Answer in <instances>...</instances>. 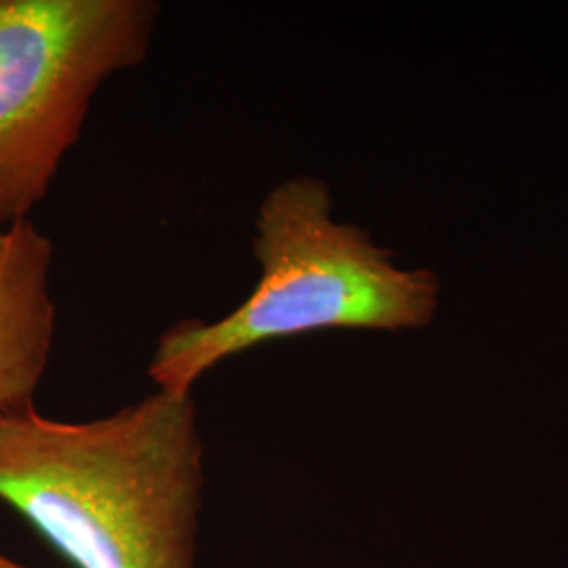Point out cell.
I'll use <instances>...</instances> for the list:
<instances>
[{
  "label": "cell",
  "instance_id": "6da1fadb",
  "mask_svg": "<svg viewBox=\"0 0 568 568\" xmlns=\"http://www.w3.org/2000/svg\"><path fill=\"white\" fill-rule=\"evenodd\" d=\"M203 487L192 392L79 424L34 403L0 419V501L74 568H194Z\"/></svg>",
  "mask_w": 568,
  "mask_h": 568
},
{
  "label": "cell",
  "instance_id": "7a4b0ae2",
  "mask_svg": "<svg viewBox=\"0 0 568 568\" xmlns=\"http://www.w3.org/2000/svg\"><path fill=\"white\" fill-rule=\"evenodd\" d=\"M257 283L217 321L169 326L148 373L156 389L190 394L211 368L257 345L325 331H424L440 310V278L405 267L358 224L335 217L331 185L291 175L265 192L253 222Z\"/></svg>",
  "mask_w": 568,
  "mask_h": 568
},
{
  "label": "cell",
  "instance_id": "3957f363",
  "mask_svg": "<svg viewBox=\"0 0 568 568\" xmlns=\"http://www.w3.org/2000/svg\"><path fill=\"white\" fill-rule=\"evenodd\" d=\"M154 0H0V224L47 199L105 82L142 65Z\"/></svg>",
  "mask_w": 568,
  "mask_h": 568
},
{
  "label": "cell",
  "instance_id": "277c9868",
  "mask_svg": "<svg viewBox=\"0 0 568 568\" xmlns=\"http://www.w3.org/2000/svg\"><path fill=\"white\" fill-rule=\"evenodd\" d=\"M53 257L51 239L30 220L0 224V419L32 403L53 352Z\"/></svg>",
  "mask_w": 568,
  "mask_h": 568
},
{
  "label": "cell",
  "instance_id": "5b68a950",
  "mask_svg": "<svg viewBox=\"0 0 568 568\" xmlns=\"http://www.w3.org/2000/svg\"><path fill=\"white\" fill-rule=\"evenodd\" d=\"M0 568H28L21 567L18 562H13V560H9V558H4L2 554H0Z\"/></svg>",
  "mask_w": 568,
  "mask_h": 568
}]
</instances>
